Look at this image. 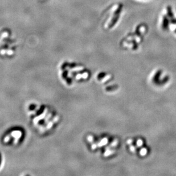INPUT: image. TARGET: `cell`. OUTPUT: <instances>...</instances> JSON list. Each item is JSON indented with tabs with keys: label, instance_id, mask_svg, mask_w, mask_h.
Segmentation results:
<instances>
[{
	"label": "cell",
	"instance_id": "cell-1",
	"mask_svg": "<svg viewBox=\"0 0 176 176\" xmlns=\"http://www.w3.org/2000/svg\"><path fill=\"white\" fill-rule=\"evenodd\" d=\"M1 162H2V157H1V154L0 153V166H1Z\"/></svg>",
	"mask_w": 176,
	"mask_h": 176
}]
</instances>
